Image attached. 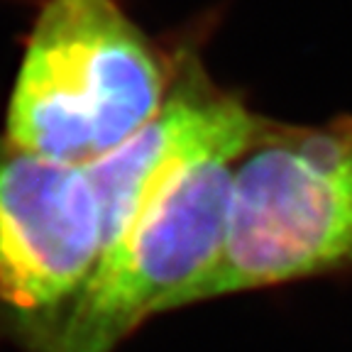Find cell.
<instances>
[{"label":"cell","instance_id":"cell-2","mask_svg":"<svg viewBox=\"0 0 352 352\" xmlns=\"http://www.w3.org/2000/svg\"><path fill=\"white\" fill-rule=\"evenodd\" d=\"M171 64L116 0H47L8 108L10 142L88 166L164 103Z\"/></svg>","mask_w":352,"mask_h":352},{"label":"cell","instance_id":"cell-4","mask_svg":"<svg viewBox=\"0 0 352 352\" xmlns=\"http://www.w3.org/2000/svg\"><path fill=\"white\" fill-rule=\"evenodd\" d=\"M100 252L103 223L86 166L0 138V308L44 330Z\"/></svg>","mask_w":352,"mask_h":352},{"label":"cell","instance_id":"cell-1","mask_svg":"<svg viewBox=\"0 0 352 352\" xmlns=\"http://www.w3.org/2000/svg\"><path fill=\"white\" fill-rule=\"evenodd\" d=\"M352 267V116L272 122L235 166L220 252L166 311Z\"/></svg>","mask_w":352,"mask_h":352},{"label":"cell","instance_id":"cell-3","mask_svg":"<svg viewBox=\"0 0 352 352\" xmlns=\"http://www.w3.org/2000/svg\"><path fill=\"white\" fill-rule=\"evenodd\" d=\"M206 157L162 176L108 242L72 301L39 330L34 352H113L220 252L235 166Z\"/></svg>","mask_w":352,"mask_h":352}]
</instances>
